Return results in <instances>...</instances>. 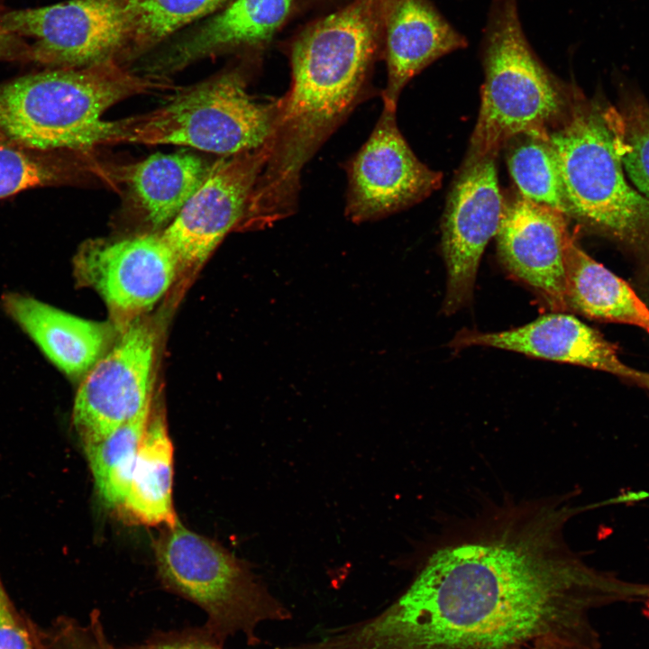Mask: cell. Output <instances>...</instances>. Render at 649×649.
I'll list each match as a JSON object with an SVG mask.
<instances>
[{"label": "cell", "mask_w": 649, "mask_h": 649, "mask_svg": "<svg viewBox=\"0 0 649 649\" xmlns=\"http://www.w3.org/2000/svg\"><path fill=\"white\" fill-rule=\"evenodd\" d=\"M587 507L501 505L427 559L389 607L334 628L327 649H522L560 637L600 649L590 613L649 605V583L588 564L564 539Z\"/></svg>", "instance_id": "obj_1"}, {"label": "cell", "mask_w": 649, "mask_h": 649, "mask_svg": "<svg viewBox=\"0 0 649 649\" xmlns=\"http://www.w3.org/2000/svg\"><path fill=\"white\" fill-rule=\"evenodd\" d=\"M384 0H353L304 30L291 49L292 81L279 100L261 190L298 197L306 163L361 101L383 26Z\"/></svg>", "instance_id": "obj_2"}, {"label": "cell", "mask_w": 649, "mask_h": 649, "mask_svg": "<svg viewBox=\"0 0 649 649\" xmlns=\"http://www.w3.org/2000/svg\"><path fill=\"white\" fill-rule=\"evenodd\" d=\"M172 89L114 59L84 68L44 69L0 83V131L26 146L74 152L98 145L102 114L128 97Z\"/></svg>", "instance_id": "obj_3"}, {"label": "cell", "mask_w": 649, "mask_h": 649, "mask_svg": "<svg viewBox=\"0 0 649 649\" xmlns=\"http://www.w3.org/2000/svg\"><path fill=\"white\" fill-rule=\"evenodd\" d=\"M480 50L485 81L468 159L495 157L517 135L548 142L564 99L528 41L518 0L490 1Z\"/></svg>", "instance_id": "obj_4"}, {"label": "cell", "mask_w": 649, "mask_h": 649, "mask_svg": "<svg viewBox=\"0 0 649 649\" xmlns=\"http://www.w3.org/2000/svg\"><path fill=\"white\" fill-rule=\"evenodd\" d=\"M278 112L279 100H254L245 78L230 70L180 90L143 114L105 121L99 145L175 144L231 156L267 145Z\"/></svg>", "instance_id": "obj_5"}, {"label": "cell", "mask_w": 649, "mask_h": 649, "mask_svg": "<svg viewBox=\"0 0 649 649\" xmlns=\"http://www.w3.org/2000/svg\"><path fill=\"white\" fill-rule=\"evenodd\" d=\"M155 557L163 584L206 613L202 632L222 645L237 633L256 644L261 624L290 617L244 562L178 520L159 537Z\"/></svg>", "instance_id": "obj_6"}, {"label": "cell", "mask_w": 649, "mask_h": 649, "mask_svg": "<svg viewBox=\"0 0 649 649\" xmlns=\"http://www.w3.org/2000/svg\"><path fill=\"white\" fill-rule=\"evenodd\" d=\"M569 215L629 245L649 242V199L628 184L606 109L576 107L550 133Z\"/></svg>", "instance_id": "obj_7"}, {"label": "cell", "mask_w": 649, "mask_h": 649, "mask_svg": "<svg viewBox=\"0 0 649 649\" xmlns=\"http://www.w3.org/2000/svg\"><path fill=\"white\" fill-rule=\"evenodd\" d=\"M8 32L33 40L31 63L75 69L126 53L131 23L126 0H69L0 13Z\"/></svg>", "instance_id": "obj_8"}, {"label": "cell", "mask_w": 649, "mask_h": 649, "mask_svg": "<svg viewBox=\"0 0 649 649\" xmlns=\"http://www.w3.org/2000/svg\"><path fill=\"white\" fill-rule=\"evenodd\" d=\"M179 266L161 234L151 233L88 240L73 260L77 280L100 295L119 331L163 297Z\"/></svg>", "instance_id": "obj_9"}, {"label": "cell", "mask_w": 649, "mask_h": 649, "mask_svg": "<svg viewBox=\"0 0 649 649\" xmlns=\"http://www.w3.org/2000/svg\"><path fill=\"white\" fill-rule=\"evenodd\" d=\"M155 334L138 318L82 378L72 422L84 445L98 443L151 405Z\"/></svg>", "instance_id": "obj_10"}, {"label": "cell", "mask_w": 649, "mask_h": 649, "mask_svg": "<svg viewBox=\"0 0 649 649\" xmlns=\"http://www.w3.org/2000/svg\"><path fill=\"white\" fill-rule=\"evenodd\" d=\"M397 106L383 103L375 127L347 166L346 216L377 220L420 202L437 189L442 174L422 163L402 136Z\"/></svg>", "instance_id": "obj_11"}, {"label": "cell", "mask_w": 649, "mask_h": 649, "mask_svg": "<svg viewBox=\"0 0 649 649\" xmlns=\"http://www.w3.org/2000/svg\"><path fill=\"white\" fill-rule=\"evenodd\" d=\"M494 156L467 159L448 197L442 223L446 266V315L467 306L473 295L482 253L498 230L505 210Z\"/></svg>", "instance_id": "obj_12"}, {"label": "cell", "mask_w": 649, "mask_h": 649, "mask_svg": "<svg viewBox=\"0 0 649 649\" xmlns=\"http://www.w3.org/2000/svg\"><path fill=\"white\" fill-rule=\"evenodd\" d=\"M268 157L267 144L226 156L211 166L204 181L160 233L179 265L202 264L240 224Z\"/></svg>", "instance_id": "obj_13"}, {"label": "cell", "mask_w": 649, "mask_h": 649, "mask_svg": "<svg viewBox=\"0 0 649 649\" xmlns=\"http://www.w3.org/2000/svg\"><path fill=\"white\" fill-rule=\"evenodd\" d=\"M495 237L507 271L553 312H567L565 252L571 236L566 215L520 197L506 206Z\"/></svg>", "instance_id": "obj_14"}, {"label": "cell", "mask_w": 649, "mask_h": 649, "mask_svg": "<svg viewBox=\"0 0 649 649\" xmlns=\"http://www.w3.org/2000/svg\"><path fill=\"white\" fill-rule=\"evenodd\" d=\"M454 349L484 346L533 358L575 364L624 378L649 391V372L626 365L616 347L597 330L566 312H553L500 332L462 329L449 343Z\"/></svg>", "instance_id": "obj_15"}, {"label": "cell", "mask_w": 649, "mask_h": 649, "mask_svg": "<svg viewBox=\"0 0 649 649\" xmlns=\"http://www.w3.org/2000/svg\"><path fill=\"white\" fill-rule=\"evenodd\" d=\"M383 29L388 80L382 97L395 106L410 79L468 45L431 0H384Z\"/></svg>", "instance_id": "obj_16"}, {"label": "cell", "mask_w": 649, "mask_h": 649, "mask_svg": "<svg viewBox=\"0 0 649 649\" xmlns=\"http://www.w3.org/2000/svg\"><path fill=\"white\" fill-rule=\"evenodd\" d=\"M6 315L65 375L83 378L107 352L114 327L87 320L31 296L8 292L1 298Z\"/></svg>", "instance_id": "obj_17"}, {"label": "cell", "mask_w": 649, "mask_h": 649, "mask_svg": "<svg viewBox=\"0 0 649 649\" xmlns=\"http://www.w3.org/2000/svg\"><path fill=\"white\" fill-rule=\"evenodd\" d=\"M293 0H234L149 65L151 73L178 70L222 52L269 41L288 15Z\"/></svg>", "instance_id": "obj_18"}, {"label": "cell", "mask_w": 649, "mask_h": 649, "mask_svg": "<svg viewBox=\"0 0 649 649\" xmlns=\"http://www.w3.org/2000/svg\"><path fill=\"white\" fill-rule=\"evenodd\" d=\"M568 311L610 323L635 325L649 333V308L621 278L588 255L571 237L565 252Z\"/></svg>", "instance_id": "obj_19"}, {"label": "cell", "mask_w": 649, "mask_h": 649, "mask_svg": "<svg viewBox=\"0 0 649 649\" xmlns=\"http://www.w3.org/2000/svg\"><path fill=\"white\" fill-rule=\"evenodd\" d=\"M172 485L173 445L165 416L159 409L153 413L151 410L122 507L141 524L172 526L178 520Z\"/></svg>", "instance_id": "obj_20"}, {"label": "cell", "mask_w": 649, "mask_h": 649, "mask_svg": "<svg viewBox=\"0 0 649 649\" xmlns=\"http://www.w3.org/2000/svg\"><path fill=\"white\" fill-rule=\"evenodd\" d=\"M210 168L194 154L157 153L127 167L123 178L146 218L160 226L176 217Z\"/></svg>", "instance_id": "obj_21"}, {"label": "cell", "mask_w": 649, "mask_h": 649, "mask_svg": "<svg viewBox=\"0 0 649 649\" xmlns=\"http://www.w3.org/2000/svg\"><path fill=\"white\" fill-rule=\"evenodd\" d=\"M151 405L104 440L84 445L99 498L109 507H122Z\"/></svg>", "instance_id": "obj_22"}, {"label": "cell", "mask_w": 649, "mask_h": 649, "mask_svg": "<svg viewBox=\"0 0 649 649\" xmlns=\"http://www.w3.org/2000/svg\"><path fill=\"white\" fill-rule=\"evenodd\" d=\"M228 0H126L131 34L126 55L148 50Z\"/></svg>", "instance_id": "obj_23"}, {"label": "cell", "mask_w": 649, "mask_h": 649, "mask_svg": "<svg viewBox=\"0 0 649 649\" xmlns=\"http://www.w3.org/2000/svg\"><path fill=\"white\" fill-rule=\"evenodd\" d=\"M507 166L523 198L569 215L559 163L549 142L528 137L509 153Z\"/></svg>", "instance_id": "obj_24"}, {"label": "cell", "mask_w": 649, "mask_h": 649, "mask_svg": "<svg viewBox=\"0 0 649 649\" xmlns=\"http://www.w3.org/2000/svg\"><path fill=\"white\" fill-rule=\"evenodd\" d=\"M22 144L0 131V198L66 182L71 169L62 154Z\"/></svg>", "instance_id": "obj_25"}, {"label": "cell", "mask_w": 649, "mask_h": 649, "mask_svg": "<svg viewBox=\"0 0 649 649\" xmlns=\"http://www.w3.org/2000/svg\"><path fill=\"white\" fill-rule=\"evenodd\" d=\"M606 113L624 169L649 199V105L634 99L621 110L607 108Z\"/></svg>", "instance_id": "obj_26"}, {"label": "cell", "mask_w": 649, "mask_h": 649, "mask_svg": "<svg viewBox=\"0 0 649 649\" xmlns=\"http://www.w3.org/2000/svg\"><path fill=\"white\" fill-rule=\"evenodd\" d=\"M36 649H117L105 635L101 614L94 610L87 624L63 617L37 637Z\"/></svg>", "instance_id": "obj_27"}, {"label": "cell", "mask_w": 649, "mask_h": 649, "mask_svg": "<svg viewBox=\"0 0 649 649\" xmlns=\"http://www.w3.org/2000/svg\"><path fill=\"white\" fill-rule=\"evenodd\" d=\"M0 649H36L29 628L0 583Z\"/></svg>", "instance_id": "obj_28"}, {"label": "cell", "mask_w": 649, "mask_h": 649, "mask_svg": "<svg viewBox=\"0 0 649 649\" xmlns=\"http://www.w3.org/2000/svg\"><path fill=\"white\" fill-rule=\"evenodd\" d=\"M133 649H223V645L202 632L201 635H170Z\"/></svg>", "instance_id": "obj_29"}, {"label": "cell", "mask_w": 649, "mask_h": 649, "mask_svg": "<svg viewBox=\"0 0 649 649\" xmlns=\"http://www.w3.org/2000/svg\"><path fill=\"white\" fill-rule=\"evenodd\" d=\"M0 60L31 63V46L24 38L12 33L0 24Z\"/></svg>", "instance_id": "obj_30"}, {"label": "cell", "mask_w": 649, "mask_h": 649, "mask_svg": "<svg viewBox=\"0 0 649 649\" xmlns=\"http://www.w3.org/2000/svg\"><path fill=\"white\" fill-rule=\"evenodd\" d=\"M522 649H597L577 642L560 637H544L536 640Z\"/></svg>", "instance_id": "obj_31"}]
</instances>
